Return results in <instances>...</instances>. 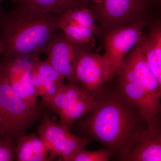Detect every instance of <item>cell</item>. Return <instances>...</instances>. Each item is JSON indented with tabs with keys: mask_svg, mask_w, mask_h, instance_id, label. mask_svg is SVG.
I'll return each mask as SVG.
<instances>
[{
	"mask_svg": "<svg viewBox=\"0 0 161 161\" xmlns=\"http://www.w3.org/2000/svg\"><path fill=\"white\" fill-rule=\"evenodd\" d=\"M155 1L156 4H159L160 3L161 0H154Z\"/></svg>",
	"mask_w": 161,
	"mask_h": 161,
	"instance_id": "obj_25",
	"label": "cell"
},
{
	"mask_svg": "<svg viewBox=\"0 0 161 161\" xmlns=\"http://www.w3.org/2000/svg\"><path fill=\"white\" fill-rule=\"evenodd\" d=\"M147 22L137 23L108 31L105 40V53L103 56L109 80L116 77L130 51L142 38Z\"/></svg>",
	"mask_w": 161,
	"mask_h": 161,
	"instance_id": "obj_5",
	"label": "cell"
},
{
	"mask_svg": "<svg viewBox=\"0 0 161 161\" xmlns=\"http://www.w3.org/2000/svg\"><path fill=\"white\" fill-rule=\"evenodd\" d=\"M60 15L17 7L0 20L4 59L39 58L58 28Z\"/></svg>",
	"mask_w": 161,
	"mask_h": 161,
	"instance_id": "obj_2",
	"label": "cell"
},
{
	"mask_svg": "<svg viewBox=\"0 0 161 161\" xmlns=\"http://www.w3.org/2000/svg\"><path fill=\"white\" fill-rule=\"evenodd\" d=\"M30 61L37 95L42 98L44 104L51 100L62 88L65 84L64 78L46 60L37 58Z\"/></svg>",
	"mask_w": 161,
	"mask_h": 161,
	"instance_id": "obj_14",
	"label": "cell"
},
{
	"mask_svg": "<svg viewBox=\"0 0 161 161\" xmlns=\"http://www.w3.org/2000/svg\"><path fill=\"white\" fill-rule=\"evenodd\" d=\"M146 131L128 153L120 157L123 161H161V115L147 120Z\"/></svg>",
	"mask_w": 161,
	"mask_h": 161,
	"instance_id": "obj_12",
	"label": "cell"
},
{
	"mask_svg": "<svg viewBox=\"0 0 161 161\" xmlns=\"http://www.w3.org/2000/svg\"><path fill=\"white\" fill-rule=\"evenodd\" d=\"M83 45H78L76 78L84 89L97 97L106 88L105 84L109 81L108 70L103 56L88 52Z\"/></svg>",
	"mask_w": 161,
	"mask_h": 161,
	"instance_id": "obj_7",
	"label": "cell"
},
{
	"mask_svg": "<svg viewBox=\"0 0 161 161\" xmlns=\"http://www.w3.org/2000/svg\"><path fill=\"white\" fill-rule=\"evenodd\" d=\"M96 17L88 6L70 9L60 15L58 28L75 44L84 45L93 38L96 29Z\"/></svg>",
	"mask_w": 161,
	"mask_h": 161,
	"instance_id": "obj_11",
	"label": "cell"
},
{
	"mask_svg": "<svg viewBox=\"0 0 161 161\" xmlns=\"http://www.w3.org/2000/svg\"><path fill=\"white\" fill-rule=\"evenodd\" d=\"M114 155V152L108 148L96 151H89L82 148L75 153L69 161H108Z\"/></svg>",
	"mask_w": 161,
	"mask_h": 161,
	"instance_id": "obj_20",
	"label": "cell"
},
{
	"mask_svg": "<svg viewBox=\"0 0 161 161\" xmlns=\"http://www.w3.org/2000/svg\"><path fill=\"white\" fill-rule=\"evenodd\" d=\"M37 131L38 135L55 157H60L64 161H69L75 153L86 147L92 140L73 134L63 125L52 121L46 114Z\"/></svg>",
	"mask_w": 161,
	"mask_h": 161,
	"instance_id": "obj_6",
	"label": "cell"
},
{
	"mask_svg": "<svg viewBox=\"0 0 161 161\" xmlns=\"http://www.w3.org/2000/svg\"><path fill=\"white\" fill-rule=\"evenodd\" d=\"M78 45L70 41L64 35L55 33L47 44L45 53L46 61L68 82L79 84L76 78L75 68Z\"/></svg>",
	"mask_w": 161,
	"mask_h": 161,
	"instance_id": "obj_8",
	"label": "cell"
},
{
	"mask_svg": "<svg viewBox=\"0 0 161 161\" xmlns=\"http://www.w3.org/2000/svg\"><path fill=\"white\" fill-rule=\"evenodd\" d=\"M0 136L17 140L42 115L41 109L32 108L9 84L0 67Z\"/></svg>",
	"mask_w": 161,
	"mask_h": 161,
	"instance_id": "obj_3",
	"label": "cell"
},
{
	"mask_svg": "<svg viewBox=\"0 0 161 161\" xmlns=\"http://www.w3.org/2000/svg\"><path fill=\"white\" fill-rule=\"evenodd\" d=\"M117 77L116 91L133 104L147 120L161 115L160 101L135 80Z\"/></svg>",
	"mask_w": 161,
	"mask_h": 161,
	"instance_id": "obj_13",
	"label": "cell"
},
{
	"mask_svg": "<svg viewBox=\"0 0 161 161\" xmlns=\"http://www.w3.org/2000/svg\"><path fill=\"white\" fill-rule=\"evenodd\" d=\"M4 51V46L2 42L0 41V55L3 54Z\"/></svg>",
	"mask_w": 161,
	"mask_h": 161,
	"instance_id": "obj_23",
	"label": "cell"
},
{
	"mask_svg": "<svg viewBox=\"0 0 161 161\" xmlns=\"http://www.w3.org/2000/svg\"><path fill=\"white\" fill-rule=\"evenodd\" d=\"M1 0H0V3H1Z\"/></svg>",
	"mask_w": 161,
	"mask_h": 161,
	"instance_id": "obj_26",
	"label": "cell"
},
{
	"mask_svg": "<svg viewBox=\"0 0 161 161\" xmlns=\"http://www.w3.org/2000/svg\"><path fill=\"white\" fill-rule=\"evenodd\" d=\"M9 84L31 108L38 107L36 88L33 80L30 60L26 58L4 59L0 65Z\"/></svg>",
	"mask_w": 161,
	"mask_h": 161,
	"instance_id": "obj_9",
	"label": "cell"
},
{
	"mask_svg": "<svg viewBox=\"0 0 161 161\" xmlns=\"http://www.w3.org/2000/svg\"><path fill=\"white\" fill-rule=\"evenodd\" d=\"M88 94L78 85L68 82L51 100L44 105L54 113L58 114L67 105L72 101L83 97Z\"/></svg>",
	"mask_w": 161,
	"mask_h": 161,
	"instance_id": "obj_19",
	"label": "cell"
},
{
	"mask_svg": "<svg viewBox=\"0 0 161 161\" xmlns=\"http://www.w3.org/2000/svg\"><path fill=\"white\" fill-rule=\"evenodd\" d=\"M88 3L89 6L91 5H98L102 3L103 0H82Z\"/></svg>",
	"mask_w": 161,
	"mask_h": 161,
	"instance_id": "obj_22",
	"label": "cell"
},
{
	"mask_svg": "<svg viewBox=\"0 0 161 161\" xmlns=\"http://www.w3.org/2000/svg\"><path fill=\"white\" fill-rule=\"evenodd\" d=\"M1 126H2V117H1V113H0V131H1Z\"/></svg>",
	"mask_w": 161,
	"mask_h": 161,
	"instance_id": "obj_24",
	"label": "cell"
},
{
	"mask_svg": "<svg viewBox=\"0 0 161 161\" xmlns=\"http://www.w3.org/2000/svg\"><path fill=\"white\" fill-rule=\"evenodd\" d=\"M15 158L18 161H50L56 158L40 136L34 133L17 140Z\"/></svg>",
	"mask_w": 161,
	"mask_h": 161,
	"instance_id": "obj_15",
	"label": "cell"
},
{
	"mask_svg": "<svg viewBox=\"0 0 161 161\" xmlns=\"http://www.w3.org/2000/svg\"><path fill=\"white\" fill-rule=\"evenodd\" d=\"M78 127L83 137L100 142L119 158L130 151L146 131L147 121L120 92L106 88Z\"/></svg>",
	"mask_w": 161,
	"mask_h": 161,
	"instance_id": "obj_1",
	"label": "cell"
},
{
	"mask_svg": "<svg viewBox=\"0 0 161 161\" xmlns=\"http://www.w3.org/2000/svg\"><path fill=\"white\" fill-rule=\"evenodd\" d=\"M97 97L88 94L75 99L58 112L59 123L70 130L75 122L87 115L96 104Z\"/></svg>",
	"mask_w": 161,
	"mask_h": 161,
	"instance_id": "obj_18",
	"label": "cell"
},
{
	"mask_svg": "<svg viewBox=\"0 0 161 161\" xmlns=\"http://www.w3.org/2000/svg\"><path fill=\"white\" fill-rule=\"evenodd\" d=\"M15 147L12 139L0 136V161H14Z\"/></svg>",
	"mask_w": 161,
	"mask_h": 161,
	"instance_id": "obj_21",
	"label": "cell"
},
{
	"mask_svg": "<svg viewBox=\"0 0 161 161\" xmlns=\"http://www.w3.org/2000/svg\"><path fill=\"white\" fill-rule=\"evenodd\" d=\"M154 0H103L89 7L103 27L108 31L139 22H146Z\"/></svg>",
	"mask_w": 161,
	"mask_h": 161,
	"instance_id": "obj_4",
	"label": "cell"
},
{
	"mask_svg": "<svg viewBox=\"0 0 161 161\" xmlns=\"http://www.w3.org/2000/svg\"><path fill=\"white\" fill-rule=\"evenodd\" d=\"M153 75L161 86V26L160 23L153 24L148 37L139 41Z\"/></svg>",
	"mask_w": 161,
	"mask_h": 161,
	"instance_id": "obj_16",
	"label": "cell"
},
{
	"mask_svg": "<svg viewBox=\"0 0 161 161\" xmlns=\"http://www.w3.org/2000/svg\"><path fill=\"white\" fill-rule=\"evenodd\" d=\"M116 76L135 80L156 98L160 99L161 86L153 73L139 42L126 56L123 65Z\"/></svg>",
	"mask_w": 161,
	"mask_h": 161,
	"instance_id": "obj_10",
	"label": "cell"
},
{
	"mask_svg": "<svg viewBox=\"0 0 161 161\" xmlns=\"http://www.w3.org/2000/svg\"><path fill=\"white\" fill-rule=\"evenodd\" d=\"M17 7L44 13H55L61 15L70 9L89 6L82 0H12Z\"/></svg>",
	"mask_w": 161,
	"mask_h": 161,
	"instance_id": "obj_17",
	"label": "cell"
}]
</instances>
